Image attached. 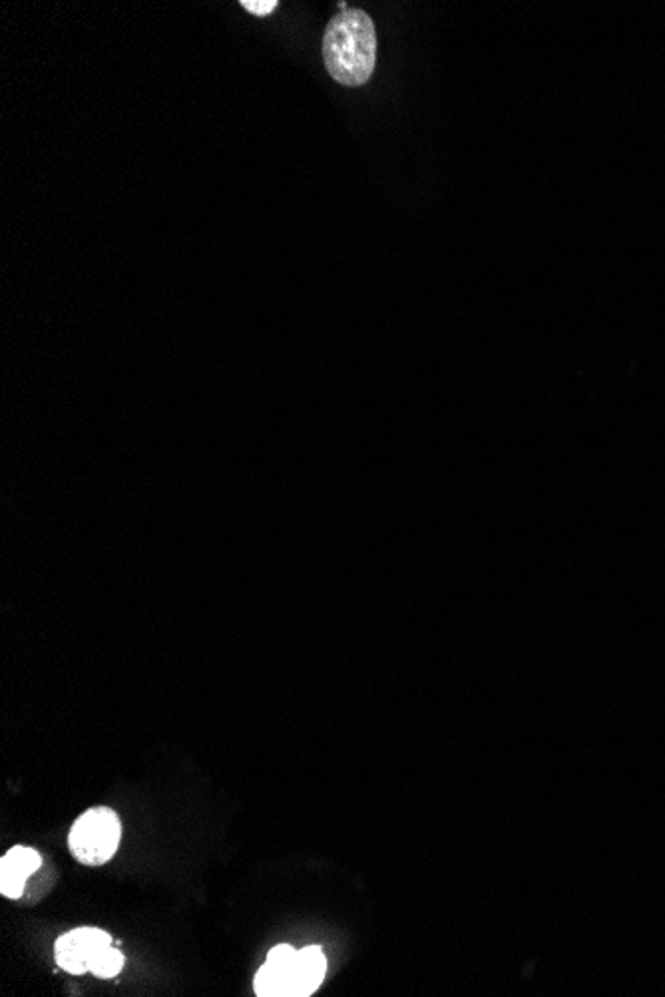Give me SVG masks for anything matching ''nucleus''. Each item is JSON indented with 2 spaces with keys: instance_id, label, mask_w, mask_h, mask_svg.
Listing matches in <instances>:
<instances>
[{
  "instance_id": "obj_2",
  "label": "nucleus",
  "mask_w": 665,
  "mask_h": 997,
  "mask_svg": "<svg viewBox=\"0 0 665 997\" xmlns=\"http://www.w3.org/2000/svg\"><path fill=\"white\" fill-rule=\"evenodd\" d=\"M120 838L122 824L116 812L96 807L72 824L69 848L72 857L86 866H102L116 854Z\"/></svg>"
},
{
  "instance_id": "obj_6",
  "label": "nucleus",
  "mask_w": 665,
  "mask_h": 997,
  "mask_svg": "<svg viewBox=\"0 0 665 997\" xmlns=\"http://www.w3.org/2000/svg\"><path fill=\"white\" fill-rule=\"evenodd\" d=\"M122 968H124V956L122 951H118L112 946L100 951L90 963V972L98 977H114L122 972Z\"/></svg>"
},
{
  "instance_id": "obj_3",
  "label": "nucleus",
  "mask_w": 665,
  "mask_h": 997,
  "mask_svg": "<svg viewBox=\"0 0 665 997\" xmlns=\"http://www.w3.org/2000/svg\"><path fill=\"white\" fill-rule=\"evenodd\" d=\"M254 989L259 997H299V950L280 944L269 951Z\"/></svg>"
},
{
  "instance_id": "obj_4",
  "label": "nucleus",
  "mask_w": 665,
  "mask_h": 997,
  "mask_svg": "<svg viewBox=\"0 0 665 997\" xmlns=\"http://www.w3.org/2000/svg\"><path fill=\"white\" fill-rule=\"evenodd\" d=\"M110 934L100 928L71 930L60 936L54 946V956L60 968L69 974L81 975L90 972L94 958L110 946Z\"/></svg>"
},
{
  "instance_id": "obj_5",
  "label": "nucleus",
  "mask_w": 665,
  "mask_h": 997,
  "mask_svg": "<svg viewBox=\"0 0 665 997\" xmlns=\"http://www.w3.org/2000/svg\"><path fill=\"white\" fill-rule=\"evenodd\" d=\"M42 866L40 854L33 848L14 847L0 860V893L4 898H21L28 876Z\"/></svg>"
},
{
  "instance_id": "obj_1",
  "label": "nucleus",
  "mask_w": 665,
  "mask_h": 997,
  "mask_svg": "<svg viewBox=\"0 0 665 997\" xmlns=\"http://www.w3.org/2000/svg\"><path fill=\"white\" fill-rule=\"evenodd\" d=\"M323 60L341 86L367 84L377 64V30L371 16L361 9H347L333 16L323 36Z\"/></svg>"
},
{
  "instance_id": "obj_7",
  "label": "nucleus",
  "mask_w": 665,
  "mask_h": 997,
  "mask_svg": "<svg viewBox=\"0 0 665 997\" xmlns=\"http://www.w3.org/2000/svg\"><path fill=\"white\" fill-rule=\"evenodd\" d=\"M239 4H242L247 12H251V14L268 16V14L275 11L278 0H242Z\"/></svg>"
}]
</instances>
